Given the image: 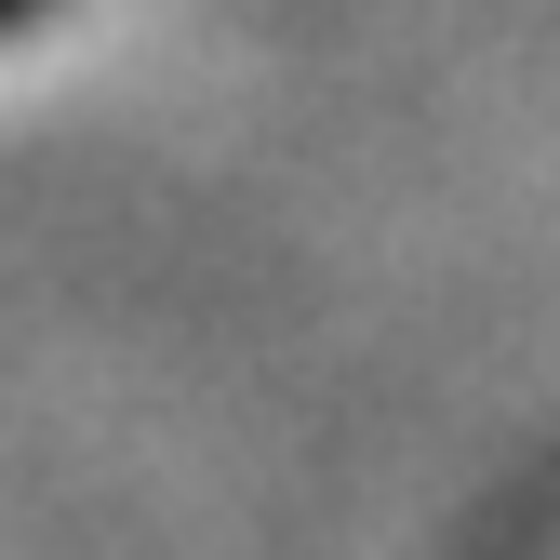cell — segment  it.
<instances>
[{
  "mask_svg": "<svg viewBox=\"0 0 560 560\" xmlns=\"http://www.w3.org/2000/svg\"><path fill=\"white\" fill-rule=\"evenodd\" d=\"M0 14H27V0H0Z\"/></svg>",
  "mask_w": 560,
  "mask_h": 560,
  "instance_id": "obj_1",
  "label": "cell"
}]
</instances>
